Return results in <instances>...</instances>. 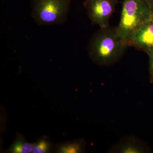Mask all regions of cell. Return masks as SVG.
Returning <instances> with one entry per match:
<instances>
[{
    "label": "cell",
    "mask_w": 153,
    "mask_h": 153,
    "mask_svg": "<svg viewBox=\"0 0 153 153\" xmlns=\"http://www.w3.org/2000/svg\"><path fill=\"white\" fill-rule=\"evenodd\" d=\"M85 145L84 141L79 140L61 146L59 151L63 153H82L85 150Z\"/></svg>",
    "instance_id": "52a82bcc"
},
{
    "label": "cell",
    "mask_w": 153,
    "mask_h": 153,
    "mask_svg": "<svg viewBox=\"0 0 153 153\" xmlns=\"http://www.w3.org/2000/svg\"><path fill=\"white\" fill-rule=\"evenodd\" d=\"M33 146L19 137L10 148V152L13 153H29L32 152Z\"/></svg>",
    "instance_id": "ba28073f"
},
{
    "label": "cell",
    "mask_w": 153,
    "mask_h": 153,
    "mask_svg": "<svg viewBox=\"0 0 153 153\" xmlns=\"http://www.w3.org/2000/svg\"><path fill=\"white\" fill-rule=\"evenodd\" d=\"M50 145L46 140H42L33 145L32 152L33 153H45L49 152Z\"/></svg>",
    "instance_id": "9c48e42d"
},
{
    "label": "cell",
    "mask_w": 153,
    "mask_h": 153,
    "mask_svg": "<svg viewBox=\"0 0 153 153\" xmlns=\"http://www.w3.org/2000/svg\"><path fill=\"white\" fill-rule=\"evenodd\" d=\"M152 10L146 0H123L117 33L124 39L151 21Z\"/></svg>",
    "instance_id": "7a4b0ae2"
},
{
    "label": "cell",
    "mask_w": 153,
    "mask_h": 153,
    "mask_svg": "<svg viewBox=\"0 0 153 153\" xmlns=\"http://www.w3.org/2000/svg\"><path fill=\"white\" fill-rule=\"evenodd\" d=\"M125 41L128 47L149 54L153 51V22L151 21L134 31Z\"/></svg>",
    "instance_id": "5b68a950"
},
{
    "label": "cell",
    "mask_w": 153,
    "mask_h": 153,
    "mask_svg": "<svg viewBox=\"0 0 153 153\" xmlns=\"http://www.w3.org/2000/svg\"><path fill=\"white\" fill-rule=\"evenodd\" d=\"M146 1L153 11V0H146Z\"/></svg>",
    "instance_id": "8fae6325"
},
{
    "label": "cell",
    "mask_w": 153,
    "mask_h": 153,
    "mask_svg": "<svg viewBox=\"0 0 153 153\" xmlns=\"http://www.w3.org/2000/svg\"><path fill=\"white\" fill-rule=\"evenodd\" d=\"M71 0H32L33 15L41 25H60L67 19Z\"/></svg>",
    "instance_id": "3957f363"
},
{
    "label": "cell",
    "mask_w": 153,
    "mask_h": 153,
    "mask_svg": "<svg viewBox=\"0 0 153 153\" xmlns=\"http://www.w3.org/2000/svg\"><path fill=\"white\" fill-rule=\"evenodd\" d=\"M149 145L133 135L126 136L113 145L108 150L111 153H146L150 152Z\"/></svg>",
    "instance_id": "8992f818"
},
{
    "label": "cell",
    "mask_w": 153,
    "mask_h": 153,
    "mask_svg": "<svg viewBox=\"0 0 153 153\" xmlns=\"http://www.w3.org/2000/svg\"><path fill=\"white\" fill-rule=\"evenodd\" d=\"M128 47L117 27L100 28L92 36L88 51L94 62L101 66L113 65L122 58Z\"/></svg>",
    "instance_id": "6da1fadb"
},
{
    "label": "cell",
    "mask_w": 153,
    "mask_h": 153,
    "mask_svg": "<svg viewBox=\"0 0 153 153\" xmlns=\"http://www.w3.org/2000/svg\"><path fill=\"white\" fill-rule=\"evenodd\" d=\"M149 57V81L153 83V51L148 54Z\"/></svg>",
    "instance_id": "30bf717a"
},
{
    "label": "cell",
    "mask_w": 153,
    "mask_h": 153,
    "mask_svg": "<svg viewBox=\"0 0 153 153\" xmlns=\"http://www.w3.org/2000/svg\"><path fill=\"white\" fill-rule=\"evenodd\" d=\"M151 21L153 22V11L152 12V19H151Z\"/></svg>",
    "instance_id": "7c38bea8"
},
{
    "label": "cell",
    "mask_w": 153,
    "mask_h": 153,
    "mask_svg": "<svg viewBox=\"0 0 153 153\" xmlns=\"http://www.w3.org/2000/svg\"><path fill=\"white\" fill-rule=\"evenodd\" d=\"M118 3L117 0H85L83 5L92 24L102 28L109 27Z\"/></svg>",
    "instance_id": "277c9868"
}]
</instances>
